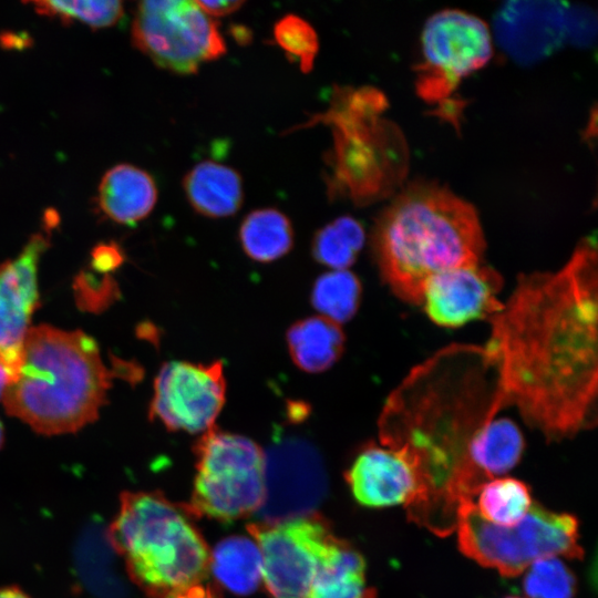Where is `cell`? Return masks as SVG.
Segmentation results:
<instances>
[{
  "mask_svg": "<svg viewBox=\"0 0 598 598\" xmlns=\"http://www.w3.org/2000/svg\"><path fill=\"white\" fill-rule=\"evenodd\" d=\"M597 248L582 239L555 271L519 275L489 319L484 346L501 406H515L548 440L597 422Z\"/></svg>",
  "mask_w": 598,
  "mask_h": 598,
  "instance_id": "cell-1",
  "label": "cell"
},
{
  "mask_svg": "<svg viewBox=\"0 0 598 598\" xmlns=\"http://www.w3.org/2000/svg\"><path fill=\"white\" fill-rule=\"evenodd\" d=\"M495 368L484 349L447 346L415 365L388 396L381 445L401 451L417 481L411 520L437 535L455 529L457 508L486 480L470 460L475 435L501 411Z\"/></svg>",
  "mask_w": 598,
  "mask_h": 598,
  "instance_id": "cell-2",
  "label": "cell"
},
{
  "mask_svg": "<svg viewBox=\"0 0 598 598\" xmlns=\"http://www.w3.org/2000/svg\"><path fill=\"white\" fill-rule=\"evenodd\" d=\"M372 248L390 290L402 301L421 306L431 278L482 264L485 240L471 204L444 187L417 183L379 217Z\"/></svg>",
  "mask_w": 598,
  "mask_h": 598,
  "instance_id": "cell-3",
  "label": "cell"
},
{
  "mask_svg": "<svg viewBox=\"0 0 598 598\" xmlns=\"http://www.w3.org/2000/svg\"><path fill=\"white\" fill-rule=\"evenodd\" d=\"M111 378L92 337L40 324L28 330L2 399L8 414L40 434L73 433L97 419Z\"/></svg>",
  "mask_w": 598,
  "mask_h": 598,
  "instance_id": "cell-4",
  "label": "cell"
},
{
  "mask_svg": "<svg viewBox=\"0 0 598 598\" xmlns=\"http://www.w3.org/2000/svg\"><path fill=\"white\" fill-rule=\"evenodd\" d=\"M192 517L158 492L121 495L107 540L148 597L165 598L207 576L210 551Z\"/></svg>",
  "mask_w": 598,
  "mask_h": 598,
  "instance_id": "cell-5",
  "label": "cell"
},
{
  "mask_svg": "<svg viewBox=\"0 0 598 598\" xmlns=\"http://www.w3.org/2000/svg\"><path fill=\"white\" fill-rule=\"evenodd\" d=\"M455 529L458 548L466 557L506 577L520 575L542 558L584 556L577 518L536 503L517 524L498 526L481 517L473 499H464L457 509Z\"/></svg>",
  "mask_w": 598,
  "mask_h": 598,
  "instance_id": "cell-6",
  "label": "cell"
},
{
  "mask_svg": "<svg viewBox=\"0 0 598 598\" xmlns=\"http://www.w3.org/2000/svg\"><path fill=\"white\" fill-rule=\"evenodd\" d=\"M196 517L233 522L257 513L265 498V452L252 440L212 427L194 445Z\"/></svg>",
  "mask_w": 598,
  "mask_h": 598,
  "instance_id": "cell-7",
  "label": "cell"
},
{
  "mask_svg": "<svg viewBox=\"0 0 598 598\" xmlns=\"http://www.w3.org/2000/svg\"><path fill=\"white\" fill-rule=\"evenodd\" d=\"M132 41L157 66L178 74L196 73L226 53L217 22L193 0L138 2Z\"/></svg>",
  "mask_w": 598,
  "mask_h": 598,
  "instance_id": "cell-8",
  "label": "cell"
},
{
  "mask_svg": "<svg viewBox=\"0 0 598 598\" xmlns=\"http://www.w3.org/2000/svg\"><path fill=\"white\" fill-rule=\"evenodd\" d=\"M261 556V578L271 598H309L328 551L338 538L315 513L280 523L247 526Z\"/></svg>",
  "mask_w": 598,
  "mask_h": 598,
  "instance_id": "cell-9",
  "label": "cell"
},
{
  "mask_svg": "<svg viewBox=\"0 0 598 598\" xmlns=\"http://www.w3.org/2000/svg\"><path fill=\"white\" fill-rule=\"evenodd\" d=\"M424 61L419 66V94L431 103L446 101L458 82L481 69L491 58L486 24L460 10L432 16L422 33Z\"/></svg>",
  "mask_w": 598,
  "mask_h": 598,
  "instance_id": "cell-10",
  "label": "cell"
},
{
  "mask_svg": "<svg viewBox=\"0 0 598 598\" xmlns=\"http://www.w3.org/2000/svg\"><path fill=\"white\" fill-rule=\"evenodd\" d=\"M328 480L312 444L289 436L265 452V498L257 514L261 523H280L315 514Z\"/></svg>",
  "mask_w": 598,
  "mask_h": 598,
  "instance_id": "cell-11",
  "label": "cell"
},
{
  "mask_svg": "<svg viewBox=\"0 0 598 598\" xmlns=\"http://www.w3.org/2000/svg\"><path fill=\"white\" fill-rule=\"evenodd\" d=\"M226 398L221 361L209 364L171 361L154 381L148 416L169 431L206 432L214 427Z\"/></svg>",
  "mask_w": 598,
  "mask_h": 598,
  "instance_id": "cell-12",
  "label": "cell"
},
{
  "mask_svg": "<svg viewBox=\"0 0 598 598\" xmlns=\"http://www.w3.org/2000/svg\"><path fill=\"white\" fill-rule=\"evenodd\" d=\"M49 236H31L13 259L0 262V364L9 383L19 370L22 346L32 315L40 306L38 267Z\"/></svg>",
  "mask_w": 598,
  "mask_h": 598,
  "instance_id": "cell-13",
  "label": "cell"
},
{
  "mask_svg": "<svg viewBox=\"0 0 598 598\" xmlns=\"http://www.w3.org/2000/svg\"><path fill=\"white\" fill-rule=\"evenodd\" d=\"M502 287V276L492 267L455 268L427 281L421 306L437 326L458 328L496 315L503 306L498 299Z\"/></svg>",
  "mask_w": 598,
  "mask_h": 598,
  "instance_id": "cell-14",
  "label": "cell"
},
{
  "mask_svg": "<svg viewBox=\"0 0 598 598\" xmlns=\"http://www.w3.org/2000/svg\"><path fill=\"white\" fill-rule=\"evenodd\" d=\"M502 47L520 62L551 53L569 39V7L561 2H507L496 14Z\"/></svg>",
  "mask_w": 598,
  "mask_h": 598,
  "instance_id": "cell-15",
  "label": "cell"
},
{
  "mask_svg": "<svg viewBox=\"0 0 598 598\" xmlns=\"http://www.w3.org/2000/svg\"><path fill=\"white\" fill-rule=\"evenodd\" d=\"M344 476L353 497L367 507L406 506L417 488L410 460L401 451L381 444L363 446Z\"/></svg>",
  "mask_w": 598,
  "mask_h": 598,
  "instance_id": "cell-16",
  "label": "cell"
},
{
  "mask_svg": "<svg viewBox=\"0 0 598 598\" xmlns=\"http://www.w3.org/2000/svg\"><path fill=\"white\" fill-rule=\"evenodd\" d=\"M97 198L101 210L111 220L133 226L155 207L157 187L146 171L131 164H118L103 175Z\"/></svg>",
  "mask_w": 598,
  "mask_h": 598,
  "instance_id": "cell-17",
  "label": "cell"
},
{
  "mask_svg": "<svg viewBox=\"0 0 598 598\" xmlns=\"http://www.w3.org/2000/svg\"><path fill=\"white\" fill-rule=\"evenodd\" d=\"M183 189L193 209L210 217H228L243 204L244 189L240 174L224 164L203 161L187 172Z\"/></svg>",
  "mask_w": 598,
  "mask_h": 598,
  "instance_id": "cell-18",
  "label": "cell"
},
{
  "mask_svg": "<svg viewBox=\"0 0 598 598\" xmlns=\"http://www.w3.org/2000/svg\"><path fill=\"white\" fill-rule=\"evenodd\" d=\"M365 560L349 542L337 538L313 580L309 598H377L365 582Z\"/></svg>",
  "mask_w": 598,
  "mask_h": 598,
  "instance_id": "cell-19",
  "label": "cell"
},
{
  "mask_svg": "<svg viewBox=\"0 0 598 598\" xmlns=\"http://www.w3.org/2000/svg\"><path fill=\"white\" fill-rule=\"evenodd\" d=\"M340 326L324 317L296 321L287 331V344L295 364L302 371L319 373L332 367L344 348Z\"/></svg>",
  "mask_w": 598,
  "mask_h": 598,
  "instance_id": "cell-20",
  "label": "cell"
},
{
  "mask_svg": "<svg viewBox=\"0 0 598 598\" xmlns=\"http://www.w3.org/2000/svg\"><path fill=\"white\" fill-rule=\"evenodd\" d=\"M524 447L523 434L512 420L494 419L475 435L470 460L488 481L512 470L519 462Z\"/></svg>",
  "mask_w": 598,
  "mask_h": 598,
  "instance_id": "cell-21",
  "label": "cell"
},
{
  "mask_svg": "<svg viewBox=\"0 0 598 598\" xmlns=\"http://www.w3.org/2000/svg\"><path fill=\"white\" fill-rule=\"evenodd\" d=\"M216 580L238 595L254 592L261 579V556L257 544L244 536H230L219 542L210 553Z\"/></svg>",
  "mask_w": 598,
  "mask_h": 598,
  "instance_id": "cell-22",
  "label": "cell"
},
{
  "mask_svg": "<svg viewBox=\"0 0 598 598\" xmlns=\"http://www.w3.org/2000/svg\"><path fill=\"white\" fill-rule=\"evenodd\" d=\"M245 254L259 262L274 261L292 248L293 228L289 218L276 208L250 212L239 227Z\"/></svg>",
  "mask_w": 598,
  "mask_h": 598,
  "instance_id": "cell-23",
  "label": "cell"
},
{
  "mask_svg": "<svg viewBox=\"0 0 598 598\" xmlns=\"http://www.w3.org/2000/svg\"><path fill=\"white\" fill-rule=\"evenodd\" d=\"M476 497L474 504L481 517L498 526L517 524L534 503L527 484L513 477L486 481Z\"/></svg>",
  "mask_w": 598,
  "mask_h": 598,
  "instance_id": "cell-24",
  "label": "cell"
},
{
  "mask_svg": "<svg viewBox=\"0 0 598 598\" xmlns=\"http://www.w3.org/2000/svg\"><path fill=\"white\" fill-rule=\"evenodd\" d=\"M364 239L361 224L350 216H341L315 234L312 256L318 262L333 270H343L354 262Z\"/></svg>",
  "mask_w": 598,
  "mask_h": 598,
  "instance_id": "cell-25",
  "label": "cell"
},
{
  "mask_svg": "<svg viewBox=\"0 0 598 598\" xmlns=\"http://www.w3.org/2000/svg\"><path fill=\"white\" fill-rule=\"evenodd\" d=\"M361 295L360 280L353 272L332 270L316 279L310 300L322 317L340 324L354 316Z\"/></svg>",
  "mask_w": 598,
  "mask_h": 598,
  "instance_id": "cell-26",
  "label": "cell"
},
{
  "mask_svg": "<svg viewBox=\"0 0 598 598\" xmlns=\"http://www.w3.org/2000/svg\"><path fill=\"white\" fill-rule=\"evenodd\" d=\"M41 16L56 18L63 23L80 22L93 29L114 25L123 16V4L114 0L34 1Z\"/></svg>",
  "mask_w": 598,
  "mask_h": 598,
  "instance_id": "cell-27",
  "label": "cell"
},
{
  "mask_svg": "<svg viewBox=\"0 0 598 598\" xmlns=\"http://www.w3.org/2000/svg\"><path fill=\"white\" fill-rule=\"evenodd\" d=\"M523 589L528 598H574L577 580L563 560L546 557L527 567Z\"/></svg>",
  "mask_w": 598,
  "mask_h": 598,
  "instance_id": "cell-28",
  "label": "cell"
},
{
  "mask_svg": "<svg viewBox=\"0 0 598 598\" xmlns=\"http://www.w3.org/2000/svg\"><path fill=\"white\" fill-rule=\"evenodd\" d=\"M277 44L297 60L302 72H309L319 50V40L313 27L297 14H286L274 25Z\"/></svg>",
  "mask_w": 598,
  "mask_h": 598,
  "instance_id": "cell-29",
  "label": "cell"
},
{
  "mask_svg": "<svg viewBox=\"0 0 598 598\" xmlns=\"http://www.w3.org/2000/svg\"><path fill=\"white\" fill-rule=\"evenodd\" d=\"M196 2L203 9V11L206 12L212 18L223 17L231 12H235L245 3L244 1H240V0H226V1L197 0Z\"/></svg>",
  "mask_w": 598,
  "mask_h": 598,
  "instance_id": "cell-30",
  "label": "cell"
},
{
  "mask_svg": "<svg viewBox=\"0 0 598 598\" xmlns=\"http://www.w3.org/2000/svg\"><path fill=\"white\" fill-rule=\"evenodd\" d=\"M165 598H220V595L212 586L196 584Z\"/></svg>",
  "mask_w": 598,
  "mask_h": 598,
  "instance_id": "cell-31",
  "label": "cell"
},
{
  "mask_svg": "<svg viewBox=\"0 0 598 598\" xmlns=\"http://www.w3.org/2000/svg\"><path fill=\"white\" fill-rule=\"evenodd\" d=\"M0 598H31L17 587H6L0 589Z\"/></svg>",
  "mask_w": 598,
  "mask_h": 598,
  "instance_id": "cell-32",
  "label": "cell"
},
{
  "mask_svg": "<svg viewBox=\"0 0 598 598\" xmlns=\"http://www.w3.org/2000/svg\"><path fill=\"white\" fill-rule=\"evenodd\" d=\"M9 384V378L3 369V367L0 364V400L3 398V394L7 390V386Z\"/></svg>",
  "mask_w": 598,
  "mask_h": 598,
  "instance_id": "cell-33",
  "label": "cell"
},
{
  "mask_svg": "<svg viewBox=\"0 0 598 598\" xmlns=\"http://www.w3.org/2000/svg\"><path fill=\"white\" fill-rule=\"evenodd\" d=\"M3 439H4V432H3V426H2V423L0 421V448L3 444Z\"/></svg>",
  "mask_w": 598,
  "mask_h": 598,
  "instance_id": "cell-34",
  "label": "cell"
},
{
  "mask_svg": "<svg viewBox=\"0 0 598 598\" xmlns=\"http://www.w3.org/2000/svg\"><path fill=\"white\" fill-rule=\"evenodd\" d=\"M505 598H520V597H517V596H507Z\"/></svg>",
  "mask_w": 598,
  "mask_h": 598,
  "instance_id": "cell-35",
  "label": "cell"
}]
</instances>
